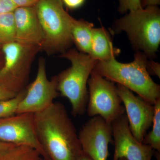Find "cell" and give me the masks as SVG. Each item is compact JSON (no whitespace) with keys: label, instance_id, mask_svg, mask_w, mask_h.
I'll list each match as a JSON object with an SVG mask.
<instances>
[{"label":"cell","instance_id":"obj_1","mask_svg":"<svg viewBox=\"0 0 160 160\" xmlns=\"http://www.w3.org/2000/svg\"><path fill=\"white\" fill-rule=\"evenodd\" d=\"M33 115L36 134L48 160H77L82 156L78 135L62 103L54 102Z\"/></svg>","mask_w":160,"mask_h":160},{"label":"cell","instance_id":"obj_2","mask_svg":"<svg viewBox=\"0 0 160 160\" xmlns=\"http://www.w3.org/2000/svg\"><path fill=\"white\" fill-rule=\"evenodd\" d=\"M147 58L142 52L137 51L131 62L121 63L115 58L98 61L93 70L112 82L134 92L154 105L160 99V86L152 80L147 71Z\"/></svg>","mask_w":160,"mask_h":160},{"label":"cell","instance_id":"obj_3","mask_svg":"<svg viewBox=\"0 0 160 160\" xmlns=\"http://www.w3.org/2000/svg\"><path fill=\"white\" fill-rule=\"evenodd\" d=\"M59 57L69 60L71 66L56 75L58 91L69 100L72 114L82 115L86 111L89 99L88 80L97 61L74 48L68 49Z\"/></svg>","mask_w":160,"mask_h":160},{"label":"cell","instance_id":"obj_4","mask_svg":"<svg viewBox=\"0 0 160 160\" xmlns=\"http://www.w3.org/2000/svg\"><path fill=\"white\" fill-rule=\"evenodd\" d=\"M115 32H126L134 49L147 58L154 57L160 43V10L149 6L129 13L116 21Z\"/></svg>","mask_w":160,"mask_h":160},{"label":"cell","instance_id":"obj_5","mask_svg":"<svg viewBox=\"0 0 160 160\" xmlns=\"http://www.w3.org/2000/svg\"><path fill=\"white\" fill-rule=\"evenodd\" d=\"M63 6L62 0H39L35 6L44 34L41 51L49 55L62 54L73 43L70 31L73 18Z\"/></svg>","mask_w":160,"mask_h":160},{"label":"cell","instance_id":"obj_6","mask_svg":"<svg viewBox=\"0 0 160 160\" xmlns=\"http://www.w3.org/2000/svg\"><path fill=\"white\" fill-rule=\"evenodd\" d=\"M4 62L0 69V86L19 93L27 86L32 63L41 47L14 41L2 46Z\"/></svg>","mask_w":160,"mask_h":160},{"label":"cell","instance_id":"obj_7","mask_svg":"<svg viewBox=\"0 0 160 160\" xmlns=\"http://www.w3.org/2000/svg\"><path fill=\"white\" fill-rule=\"evenodd\" d=\"M88 85L89 99L86 111L89 117L99 116L111 124L126 113L114 83L93 70Z\"/></svg>","mask_w":160,"mask_h":160},{"label":"cell","instance_id":"obj_8","mask_svg":"<svg viewBox=\"0 0 160 160\" xmlns=\"http://www.w3.org/2000/svg\"><path fill=\"white\" fill-rule=\"evenodd\" d=\"M59 95L57 76L48 79L46 59L40 58L36 77L32 83L26 86V94L19 103L16 114L39 112L54 102L53 100Z\"/></svg>","mask_w":160,"mask_h":160},{"label":"cell","instance_id":"obj_9","mask_svg":"<svg viewBox=\"0 0 160 160\" xmlns=\"http://www.w3.org/2000/svg\"><path fill=\"white\" fill-rule=\"evenodd\" d=\"M0 142L31 147L48 160L36 134L32 113H18L0 118Z\"/></svg>","mask_w":160,"mask_h":160},{"label":"cell","instance_id":"obj_10","mask_svg":"<svg viewBox=\"0 0 160 160\" xmlns=\"http://www.w3.org/2000/svg\"><path fill=\"white\" fill-rule=\"evenodd\" d=\"M78 135L84 154L91 160H107L109 143H113L111 124L99 116L92 117Z\"/></svg>","mask_w":160,"mask_h":160},{"label":"cell","instance_id":"obj_11","mask_svg":"<svg viewBox=\"0 0 160 160\" xmlns=\"http://www.w3.org/2000/svg\"><path fill=\"white\" fill-rule=\"evenodd\" d=\"M116 87L125 108L130 131L138 142H142L147 130L152 125L154 105L138 95H135L125 86L117 84Z\"/></svg>","mask_w":160,"mask_h":160},{"label":"cell","instance_id":"obj_12","mask_svg":"<svg viewBox=\"0 0 160 160\" xmlns=\"http://www.w3.org/2000/svg\"><path fill=\"white\" fill-rule=\"evenodd\" d=\"M114 152L112 160H151L154 150L138 142L129 129L126 113L111 123Z\"/></svg>","mask_w":160,"mask_h":160},{"label":"cell","instance_id":"obj_13","mask_svg":"<svg viewBox=\"0 0 160 160\" xmlns=\"http://www.w3.org/2000/svg\"><path fill=\"white\" fill-rule=\"evenodd\" d=\"M15 25V41L25 45L40 46L44 34L35 6L17 7L13 11Z\"/></svg>","mask_w":160,"mask_h":160},{"label":"cell","instance_id":"obj_14","mask_svg":"<svg viewBox=\"0 0 160 160\" xmlns=\"http://www.w3.org/2000/svg\"><path fill=\"white\" fill-rule=\"evenodd\" d=\"M120 49L113 46L109 32L105 28H93L89 54L96 61H106L115 58Z\"/></svg>","mask_w":160,"mask_h":160},{"label":"cell","instance_id":"obj_15","mask_svg":"<svg viewBox=\"0 0 160 160\" xmlns=\"http://www.w3.org/2000/svg\"><path fill=\"white\" fill-rule=\"evenodd\" d=\"M93 28L92 23L82 19L77 20L73 18L70 32L72 43L79 51L89 54Z\"/></svg>","mask_w":160,"mask_h":160},{"label":"cell","instance_id":"obj_16","mask_svg":"<svg viewBox=\"0 0 160 160\" xmlns=\"http://www.w3.org/2000/svg\"><path fill=\"white\" fill-rule=\"evenodd\" d=\"M13 11L0 14V44L2 46L15 41Z\"/></svg>","mask_w":160,"mask_h":160},{"label":"cell","instance_id":"obj_17","mask_svg":"<svg viewBox=\"0 0 160 160\" xmlns=\"http://www.w3.org/2000/svg\"><path fill=\"white\" fill-rule=\"evenodd\" d=\"M154 106L152 129L145 136L142 143L151 146L154 151L160 152V99L157 101Z\"/></svg>","mask_w":160,"mask_h":160},{"label":"cell","instance_id":"obj_18","mask_svg":"<svg viewBox=\"0 0 160 160\" xmlns=\"http://www.w3.org/2000/svg\"><path fill=\"white\" fill-rule=\"evenodd\" d=\"M35 149L25 146H15L0 156V160H41L42 158Z\"/></svg>","mask_w":160,"mask_h":160},{"label":"cell","instance_id":"obj_19","mask_svg":"<svg viewBox=\"0 0 160 160\" xmlns=\"http://www.w3.org/2000/svg\"><path fill=\"white\" fill-rule=\"evenodd\" d=\"M26 91V87L14 98L0 101V118L11 116L16 114L18 105L24 98Z\"/></svg>","mask_w":160,"mask_h":160},{"label":"cell","instance_id":"obj_20","mask_svg":"<svg viewBox=\"0 0 160 160\" xmlns=\"http://www.w3.org/2000/svg\"><path fill=\"white\" fill-rule=\"evenodd\" d=\"M118 11L121 13L136 11L143 8L141 0H118Z\"/></svg>","mask_w":160,"mask_h":160},{"label":"cell","instance_id":"obj_21","mask_svg":"<svg viewBox=\"0 0 160 160\" xmlns=\"http://www.w3.org/2000/svg\"><path fill=\"white\" fill-rule=\"evenodd\" d=\"M63 5L71 10L79 9L84 5L86 0H62Z\"/></svg>","mask_w":160,"mask_h":160},{"label":"cell","instance_id":"obj_22","mask_svg":"<svg viewBox=\"0 0 160 160\" xmlns=\"http://www.w3.org/2000/svg\"><path fill=\"white\" fill-rule=\"evenodd\" d=\"M16 8L11 0H0V14L13 11Z\"/></svg>","mask_w":160,"mask_h":160},{"label":"cell","instance_id":"obj_23","mask_svg":"<svg viewBox=\"0 0 160 160\" xmlns=\"http://www.w3.org/2000/svg\"><path fill=\"white\" fill-rule=\"evenodd\" d=\"M147 69L149 75H153L160 78V65L159 63L154 61H148L147 63Z\"/></svg>","mask_w":160,"mask_h":160},{"label":"cell","instance_id":"obj_24","mask_svg":"<svg viewBox=\"0 0 160 160\" xmlns=\"http://www.w3.org/2000/svg\"><path fill=\"white\" fill-rule=\"evenodd\" d=\"M15 6L17 7L35 6L39 0H11Z\"/></svg>","mask_w":160,"mask_h":160},{"label":"cell","instance_id":"obj_25","mask_svg":"<svg viewBox=\"0 0 160 160\" xmlns=\"http://www.w3.org/2000/svg\"><path fill=\"white\" fill-rule=\"evenodd\" d=\"M18 93H15L3 86H0V101L9 99L16 96Z\"/></svg>","mask_w":160,"mask_h":160},{"label":"cell","instance_id":"obj_26","mask_svg":"<svg viewBox=\"0 0 160 160\" xmlns=\"http://www.w3.org/2000/svg\"><path fill=\"white\" fill-rule=\"evenodd\" d=\"M15 146L16 145L0 142V156L9 151Z\"/></svg>","mask_w":160,"mask_h":160},{"label":"cell","instance_id":"obj_27","mask_svg":"<svg viewBox=\"0 0 160 160\" xmlns=\"http://www.w3.org/2000/svg\"><path fill=\"white\" fill-rule=\"evenodd\" d=\"M143 8L149 6H158L159 5L160 0H141Z\"/></svg>","mask_w":160,"mask_h":160},{"label":"cell","instance_id":"obj_28","mask_svg":"<svg viewBox=\"0 0 160 160\" xmlns=\"http://www.w3.org/2000/svg\"><path fill=\"white\" fill-rule=\"evenodd\" d=\"M77 160H91V159L88 156L83 153L82 156Z\"/></svg>","mask_w":160,"mask_h":160},{"label":"cell","instance_id":"obj_29","mask_svg":"<svg viewBox=\"0 0 160 160\" xmlns=\"http://www.w3.org/2000/svg\"><path fill=\"white\" fill-rule=\"evenodd\" d=\"M119 160H126L125 159V158H122L120 159Z\"/></svg>","mask_w":160,"mask_h":160},{"label":"cell","instance_id":"obj_30","mask_svg":"<svg viewBox=\"0 0 160 160\" xmlns=\"http://www.w3.org/2000/svg\"><path fill=\"white\" fill-rule=\"evenodd\" d=\"M41 160H48L46 159H44V158H42V159H41Z\"/></svg>","mask_w":160,"mask_h":160}]
</instances>
